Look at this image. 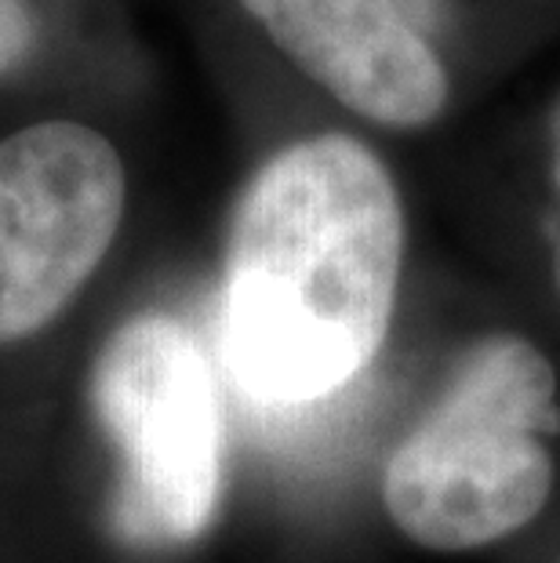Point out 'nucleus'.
<instances>
[{"instance_id": "nucleus-1", "label": "nucleus", "mask_w": 560, "mask_h": 563, "mask_svg": "<svg viewBox=\"0 0 560 563\" xmlns=\"http://www.w3.org/2000/svg\"><path fill=\"white\" fill-rule=\"evenodd\" d=\"M404 262L386 164L350 135L281 150L237 200L222 273V350L262 404L331 397L383 350Z\"/></svg>"}, {"instance_id": "nucleus-5", "label": "nucleus", "mask_w": 560, "mask_h": 563, "mask_svg": "<svg viewBox=\"0 0 560 563\" xmlns=\"http://www.w3.org/2000/svg\"><path fill=\"white\" fill-rule=\"evenodd\" d=\"M270 41L353 113L422 128L444 110L448 74L404 0H241Z\"/></svg>"}, {"instance_id": "nucleus-2", "label": "nucleus", "mask_w": 560, "mask_h": 563, "mask_svg": "<svg viewBox=\"0 0 560 563\" xmlns=\"http://www.w3.org/2000/svg\"><path fill=\"white\" fill-rule=\"evenodd\" d=\"M560 433L557 375L517 334H487L451 371L383 473V506L404 538L462 553L520 531L550 501Z\"/></svg>"}, {"instance_id": "nucleus-3", "label": "nucleus", "mask_w": 560, "mask_h": 563, "mask_svg": "<svg viewBox=\"0 0 560 563\" xmlns=\"http://www.w3.org/2000/svg\"><path fill=\"white\" fill-rule=\"evenodd\" d=\"M88 400L117 459L110 523L131 549L197 542L222 495L216 371L183 320L139 313L91 364Z\"/></svg>"}, {"instance_id": "nucleus-4", "label": "nucleus", "mask_w": 560, "mask_h": 563, "mask_svg": "<svg viewBox=\"0 0 560 563\" xmlns=\"http://www.w3.org/2000/svg\"><path fill=\"white\" fill-rule=\"evenodd\" d=\"M124 219V164L77 121L0 142V345L41 334L99 269Z\"/></svg>"}, {"instance_id": "nucleus-7", "label": "nucleus", "mask_w": 560, "mask_h": 563, "mask_svg": "<svg viewBox=\"0 0 560 563\" xmlns=\"http://www.w3.org/2000/svg\"><path fill=\"white\" fill-rule=\"evenodd\" d=\"M557 284H560V247H557Z\"/></svg>"}, {"instance_id": "nucleus-6", "label": "nucleus", "mask_w": 560, "mask_h": 563, "mask_svg": "<svg viewBox=\"0 0 560 563\" xmlns=\"http://www.w3.org/2000/svg\"><path fill=\"white\" fill-rule=\"evenodd\" d=\"M37 41V22L26 0H0V74L15 69Z\"/></svg>"}]
</instances>
